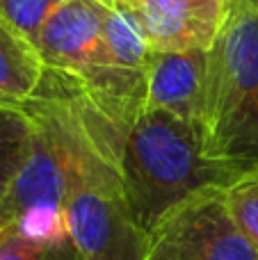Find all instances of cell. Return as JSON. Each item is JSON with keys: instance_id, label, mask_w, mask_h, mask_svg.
<instances>
[{"instance_id": "1", "label": "cell", "mask_w": 258, "mask_h": 260, "mask_svg": "<svg viewBox=\"0 0 258 260\" xmlns=\"http://www.w3.org/2000/svg\"><path fill=\"white\" fill-rule=\"evenodd\" d=\"M119 174L131 215L144 233L195 194L224 189L240 176L206 155L195 123L151 108L126 133Z\"/></svg>"}, {"instance_id": "2", "label": "cell", "mask_w": 258, "mask_h": 260, "mask_svg": "<svg viewBox=\"0 0 258 260\" xmlns=\"http://www.w3.org/2000/svg\"><path fill=\"white\" fill-rule=\"evenodd\" d=\"M199 133L210 160L238 174L258 169V7L231 0L227 25L208 53Z\"/></svg>"}, {"instance_id": "3", "label": "cell", "mask_w": 258, "mask_h": 260, "mask_svg": "<svg viewBox=\"0 0 258 260\" xmlns=\"http://www.w3.org/2000/svg\"><path fill=\"white\" fill-rule=\"evenodd\" d=\"M224 189L199 192L165 215L149 233L146 260H258V249L229 212Z\"/></svg>"}, {"instance_id": "4", "label": "cell", "mask_w": 258, "mask_h": 260, "mask_svg": "<svg viewBox=\"0 0 258 260\" xmlns=\"http://www.w3.org/2000/svg\"><path fill=\"white\" fill-rule=\"evenodd\" d=\"M105 0H64L44 23L37 53L50 71L82 82L114 67L103 44Z\"/></svg>"}, {"instance_id": "5", "label": "cell", "mask_w": 258, "mask_h": 260, "mask_svg": "<svg viewBox=\"0 0 258 260\" xmlns=\"http://www.w3.org/2000/svg\"><path fill=\"white\" fill-rule=\"evenodd\" d=\"M155 53L210 50L227 25L231 0H117Z\"/></svg>"}, {"instance_id": "6", "label": "cell", "mask_w": 258, "mask_h": 260, "mask_svg": "<svg viewBox=\"0 0 258 260\" xmlns=\"http://www.w3.org/2000/svg\"><path fill=\"white\" fill-rule=\"evenodd\" d=\"M210 50L151 53L146 64V108L165 110L199 126Z\"/></svg>"}, {"instance_id": "7", "label": "cell", "mask_w": 258, "mask_h": 260, "mask_svg": "<svg viewBox=\"0 0 258 260\" xmlns=\"http://www.w3.org/2000/svg\"><path fill=\"white\" fill-rule=\"evenodd\" d=\"M46 67L37 48L0 21V99L23 105L37 94Z\"/></svg>"}, {"instance_id": "8", "label": "cell", "mask_w": 258, "mask_h": 260, "mask_svg": "<svg viewBox=\"0 0 258 260\" xmlns=\"http://www.w3.org/2000/svg\"><path fill=\"white\" fill-rule=\"evenodd\" d=\"M103 44L110 62L123 71L146 73V64L153 50L142 37L135 18L117 0H105L103 16Z\"/></svg>"}, {"instance_id": "9", "label": "cell", "mask_w": 258, "mask_h": 260, "mask_svg": "<svg viewBox=\"0 0 258 260\" xmlns=\"http://www.w3.org/2000/svg\"><path fill=\"white\" fill-rule=\"evenodd\" d=\"M32 133L35 123L21 105L0 103V201L25 162Z\"/></svg>"}, {"instance_id": "10", "label": "cell", "mask_w": 258, "mask_h": 260, "mask_svg": "<svg viewBox=\"0 0 258 260\" xmlns=\"http://www.w3.org/2000/svg\"><path fill=\"white\" fill-rule=\"evenodd\" d=\"M0 260H80L73 242L41 244L25 238L14 224L0 226Z\"/></svg>"}, {"instance_id": "11", "label": "cell", "mask_w": 258, "mask_h": 260, "mask_svg": "<svg viewBox=\"0 0 258 260\" xmlns=\"http://www.w3.org/2000/svg\"><path fill=\"white\" fill-rule=\"evenodd\" d=\"M224 197L236 224L258 249V169L238 176L224 189Z\"/></svg>"}, {"instance_id": "12", "label": "cell", "mask_w": 258, "mask_h": 260, "mask_svg": "<svg viewBox=\"0 0 258 260\" xmlns=\"http://www.w3.org/2000/svg\"><path fill=\"white\" fill-rule=\"evenodd\" d=\"M59 3L64 0H0V21L37 48L41 27Z\"/></svg>"}, {"instance_id": "13", "label": "cell", "mask_w": 258, "mask_h": 260, "mask_svg": "<svg viewBox=\"0 0 258 260\" xmlns=\"http://www.w3.org/2000/svg\"><path fill=\"white\" fill-rule=\"evenodd\" d=\"M0 103H3V105H12V103H7V101H3V99H0Z\"/></svg>"}, {"instance_id": "14", "label": "cell", "mask_w": 258, "mask_h": 260, "mask_svg": "<svg viewBox=\"0 0 258 260\" xmlns=\"http://www.w3.org/2000/svg\"><path fill=\"white\" fill-rule=\"evenodd\" d=\"M249 3H254V5H256V7H258V0H249Z\"/></svg>"}, {"instance_id": "15", "label": "cell", "mask_w": 258, "mask_h": 260, "mask_svg": "<svg viewBox=\"0 0 258 260\" xmlns=\"http://www.w3.org/2000/svg\"><path fill=\"white\" fill-rule=\"evenodd\" d=\"M0 226H3V221H0Z\"/></svg>"}]
</instances>
